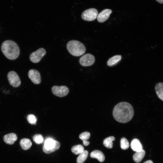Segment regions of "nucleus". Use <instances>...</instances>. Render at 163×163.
Here are the masks:
<instances>
[{
  "label": "nucleus",
  "instance_id": "obj_19",
  "mask_svg": "<svg viewBox=\"0 0 163 163\" xmlns=\"http://www.w3.org/2000/svg\"><path fill=\"white\" fill-rule=\"evenodd\" d=\"M121 56L117 55L110 58L107 62V65L109 66H112L117 63L121 59Z\"/></svg>",
  "mask_w": 163,
  "mask_h": 163
},
{
  "label": "nucleus",
  "instance_id": "obj_12",
  "mask_svg": "<svg viewBox=\"0 0 163 163\" xmlns=\"http://www.w3.org/2000/svg\"><path fill=\"white\" fill-rule=\"evenodd\" d=\"M3 139L6 143L12 145L17 140V136L14 133H10L5 135L3 137Z\"/></svg>",
  "mask_w": 163,
  "mask_h": 163
},
{
  "label": "nucleus",
  "instance_id": "obj_3",
  "mask_svg": "<svg viewBox=\"0 0 163 163\" xmlns=\"http://www.w3.org/2000/svg\"><path fill=\"white\" fill-rule=\"evenodd\" d=\"M69 52L72 55L78 56L83 54L86 51L84 45L76 40H72L69 41L66 45Z\"/></svg>",
  "mask_w": 163,
  "mask_h": 163
},
{
  "label": "nucleus",
  "instance_id": "obj_23",
  "mask_svg": "<svg viewBox=\"0 0 163 163\" xmlns=\"http://www.w3.org/2000/svg\"><path fill=\"white\" fill-rule=\"evenodd\" d=\"M120 146L121 149L123 150L126 149L129 147V142L126 138L123 137L121 139Z\"/></svg>",
  "mask_w": 163,
  "mask_h": 163
},
{
  "label": "nucleus",
  "instance_id": "obj_14",
  "mask_svg": "<svg viewBox=\"0 0 163 163\" xmlns=\"http://www.w3.org/2000/svg\"><path fill=\"white\" fill-rule=\"evenodd\" d=\"M131 149L136 152L142 150V146L139 141L137 139H134L131 141L130 144Z\"/></svg>",
  "mask_w": 163,
  "mask_h": 163
},
{
  "label": "nucleus",
  "instance_id": "obj_24",
  "mask_svg": "<svg viewBox=\"0 0 163 163\" xmlns=\"http://www.w3.org/2000/svg\"><path fill=\"white\" fill-rule=\"evenodd\" d=\"M33 140L37 144H40L43 141V138L42 135L40 134H35L33 137Z\"/></svg>",
  "mask_w": 163,
  "mask_h": 163
},
{
  "label": "nucleus",
  "instance_id": "obj_1",
  "mask_svg": "<svg viewBox=\"0 0 163 163\" xmlns=\"http://www.w3.org/2000/svg\"><path fill=\"white\" fill-rule=\"evenodd\" d=\"M113 115L116 121L125 123L128 122L132 119L134 115V110L133 107L129 103L121 102L114 107Z\"/></svg>",
  "mask_w": 163,
  "mask_h": 163
},
{
  "label": "nucleus",
  "instance_id": "obj_11",
  "mask_svg": "<svg viewBox=\"0 0 163 163\" xmlns=\"http://www.w3.org/2000/svg\"><path fill=\"white\" fill-rule=\"evenodd\" d=\"M112 12V11L108 9L103 10L97 15V19L98 21L100 23L104 22L108 19Z\"/></svg>",
  "mask_w": 163,
  "mask_h": 163
},
{
  "label": "nucleus",
  "instance_id": "obj_25",
  "mask_svg": "<svg viewBox=\"0 0 163 163\" xmlns=\"http://www.w3.org/2000/svg\"><path fill=\"white\" fill-rule=\"evenodd\" d=\"M27 119L28 122L31 124H35L36 123L37 119L33 114H30L27 117Z\"/></svg>",
  "mask_w": 163,
  "mask_h": 163
},
{
  "label": "nucleus",
  "instance_id": "obj_13",
  "mask_svg": "<svg viewBox=\"0 0 163 163\" xmlns=\"http://www.w3.org/2000/svg\"><path fill=\"white\" fill-rule=\"evenodd\" d=\"M90 156L92 158L97 159L100 162L104 161L105 159L104 155L103 152L98 150L92 151L91 153Z\"/></svg>",
  "mask_w": 163,
  "mask_h": 163
},
{
  "label": "nucleus",
  "instance_id": "obj_27",
  "mask_svg": "<svg viewBox=\"0 0 163 163\" xmlns=\"http://www.w3.org/2000/svg\"><path fill=\"white\" fill-rule=\"evenodd\" d=\"M158 2L160 3H163V0H156Z\"/></svg>",
  "mask_w": 163,
  "mask_h": 163
},
{
  "label": "nucleus",
  "instance_id": "obj_16",
  "mask_svg": "<svg viewBox=\"0 0 163 163\" xmlns=\"http://www.w3.org/2000/svg\"><path fill=\"white\" fill-rule=\"evenodd\" d=\"M145 155V152L142 149L140 151L136 152L133 156V159L135 162L139 163L142 160Z\"/></svg>",
  "mask_w": 163,
  "mask_h": 163
},
{
  "label": "nucleus",
  "instance_id": "obj_7",
  "mask_svg": "<svg viewBox=\"0 0 163 163\" xmlns=\"http://www.w3.org/2000/svg\"><path fill=\"white\" fill-rule=\"evenodd\" d=\"M52 91L55 95L59 97H63L68 94L69 88L65 86H54L52 88Z\"/></svg>",
  "mask_w": 163,
  "mask_h": 163
},
{
  "label": "nucleus",
  "instance_id": "obj_10",
  "mask_svg": "<svg viewBox=\"0 0 163 163\" xmlns=\"http://www.w3.org/2000/svg\"><path fill=\"white\" fill-rule=\"evenodd\" d=\"M28 76L32 82L34 84H38L41 82V78L40 73L34 69L30 70L28 72Z\"/></svg>",
  "mask_w": 163,
  "mask_h": 163
},
{
  "label": "nucleus",
  "instance_id": "obj_17",
  "mask_svg": "<svg viewBox=\"0 0 163 163\" xmlns=\"http://www.w3.org/2000/svg\"><path fill=\"white\" fill-rule=\"evenodd\" d=\"M20 144L22 148L24 150H27L30 149L32 145L30 140L27 138L22 139L20 141Z\"/></svg>",
  "mask_w": 163,
  "mask_h": 163
},
{
  "label": "nucleus",
  "instance_id": "obj_4",
  "mask_svg": "<svg viewBox=\"0 0 163 163\" xmlns=\"http://www.w3.org/2000/svg\"><path fill=\"white\" fill-rule=\"evenodd\" d=\"M60 146L58 141L50 138H48L45 141L43 150L45 153L49 154L58 150Z\"/></svg>",
  "mask_w": 163,
  "mask_h": 163
},
{
  "label": "nucleus",
  "instance_id": "obj_20",
  "mask_svg": "<svg viewBox=\"0 0 163 163\" xmlns=\"http://www.w3.org/2000/svg\"><path fill=\"white\" fill-rule=\"evenodd\" d=\"M115 140L113 136H110L105 138L104 140L103 144L107 148H112L113 146V141Z\"/></svg>",
  "mask_w": 163,
  "mask_h": 163
},
{
  "label": "nucleus",
  "instance_id": "obj_8",
  "mask_svg": "<svg viewBox=\"0 0 163 163\" xmlns=\"http://www.w3.org/2000/svg\"><path fill=\"white\" fill-rule=\"evenodd\" d=\"M10 84L14 87H17L21 84V81L17 74L14 71L9 72L7 75Z\"/></svg>",
  "mask_w": 163,
  "mask_h": 163
},
{
  "label": "nucleus",
  "instance_id": "obj_15",
  "mask_svg": "<svg viewBox=\"0 0 163 163\" xmlns=\"http://www.w3.org/2000/svg\"><path fill=\"white\" fill-rule=\"evenodd\" d=\"M155 88L158 97L163 101V83H157L155 86Z\"/></svg>",
  "mask_w": 163,
  "mask_h": 163
},
{
  "label": "nucleus",
  "instance_id": "obj_18",
  "mask_svg": "<svg viewBox=\"0 0 163 163\" xmlns=\"http://www.w3.org/2000/svg\"><path fill=\"white\" fill-rule=\"evenodd\" d=\"M90 136V133L88 132H83L80 134L79 138L83 141V143L84 145L87 146L89 145L90 142L87 140L89 138Z\"/></svg>",
  "mask_w": 163,
  "mask_h": 163
},
{
  "label": "nucleus",
  "instance_id": "obj_6",
  "mask_svg": "<svg viewBox=\"0 0 163 163\" xmlns=\"http://www.w3.org/2000/svg\"><path fill=\"white\" fill-rule=\"evenodd\" d=\"M46 53V51L45 49L40 48L30 54L29 57L30 60L33 63H38L40 61Z\"/></svg>",
  "mask_w": 163,
  "mask_h": 163
},
{
  "label": "nucleus",
  "instance_id": "obj_21",
  "mask_svg": "<svg viewBox=\"0 0 163 163\" xmlns=\"http://www.w3.org/2000/svg\"><path fill=\"white\" fill-rule=\"evenodd\" d=\"M71 151L74 154H80L84 151V148L81 145H78L72 147L71 148Z\"/></svg>",
  "mask_w": 163,
  "mask_h": 163
},
{
  "label": "nucleus",
  "instance_id": "obj_9",
  "mask_svg": "<svg viewBox=\"0 0 163 163\" xmlns=\"http://www.w3.org/2000/svg\"><path fill=\"white\" fill-rule=\"evenodd\" d=\"M95 62L94 56L92 54H86L80 58L79 62L83 66H88L92 65Z\"/></svg>",
  "mask_w": 163,
  "mask_h": 163
},
{
  "label": "nucleus",
  "instance_id": "obj_26",
  "mask_svg": "<svg viewBox=\"0 0 163 163\" xmlns=\"http://www.w3.org/2000/svg\"><path fill=\"white\" fill-rule=\"evenodd\" d=\"M143 163H153V162L151 160H149L144 162Z\"/></svg>",
  "mask_w": 163,
  "mask_h": 163
},
{
  "label": "nucleus",
  "instance_id": "obj_5",
  "mask_svg": "<svg viewBox=\"0 0 163 163\" xmlns=\"http://www.w3.org/2000/svg\"><path fill=\"white\" fill-rule=\"evenodd\" d=\"M97 10L94 8H91L87 9L82 13V18L84 20L91 21L95 20L98 15Z\"/></svg>",
  "mask_w": 163,
  "mask_h": 163
},
{
  "label": "nucleus",
  "instance_id": "obj_2",
  "mask_svg": "<svg viewBox=\"0 0 163 163\" xmlns=\"http://www.w3.org/2000/svg\"><path fill=\"white\" fill-rule=\"evenodd\" d=\"M1 48L3 54L9 59H15L19 56V47L17 44L13 41L9 40L4 41Z\"/></svg>",
  "mask_w": 163,
  "mask_h": 163
},
{
  "label": "nucleus",
  "instance_id": "obj_22",
  "mask_svg": "<svg viewBox=\"0 0 163 163\" xmlns=\"http://www.w3.org/2000/svg\"><path fill=\"white\" fill-rule=\"evenodd\" d=\"M88 155V152L87 150H84L80 154L77 159V163H83L86 160Z\"/></svg>",
  "mask_w": 163,
  "mask_h": 163
}]
</instances>
